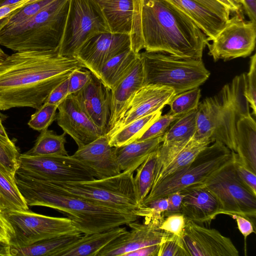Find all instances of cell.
<instances>
[{
    "label": "cell",
    "mask_w": 256,
    "mask_h": 256,
    "mask_svg": "<svg viewBox=\"0 0 256 256\" xmlns=\"http://www.w3.org/2000/svg\"><path fill=\"white\" fill-rule=\"evenodd\" d=\"M85 68L58 50L16 52L0 62V110L30 107L38 110L61 82L76 68Z\"/></svg>",
    "instance_id": "1"
},
{
    "label": "cell",
    "mask_w": 256,
    "mask_h": 256,
    "mask_svg": "<svg viewBox=\"0 0 256 256\" xmlns=\"http://www.w3.org/2000/svg\"><path fill=\"white\" fill-rule=\"evenodd\" d=\"M18 188L28 206L48 207L60 212L84 234L100 232L138 220L137 215L120 210L69 192L48 181L16 171Z\"/></svg>",
    "instance_id": "2"
},
{
    "label": "cell",
    "mask_w": 256,
    "mask_h": 256,
    "mask_svg": "<svg viewBox=\"0 0 256 256\" xmlns=\"http://www.w3.org/2000/svg\"><path fill=\"white\" fill-rule=\"evenodd\" d=\"M144 49L182 59H202L208 38L187 16L164 0H144Z\"/></svg>",
    "instance_id": "3"
},
{
    "label": "cell",
    "mask_w": 256,
    "mask_h": 256,
    "mask_svg": "<svg viewBox=\"0 0 256 256\" xmlns=\"http://www.w3.org/2000/svg\"><path fill=\"white\" fill-rule=\"evenodd\" d=\"M245 75L236 76L217 94L199 103L194 138L220 142L236 152L237 124L250 114L244 96Z\"/></svg>",
    "instance_id": "4"
},
{
    "label": "cell",
    "mask_w": 256,
    "mask_h": 256,
    "mask_svg": "<svg viewBox=\"0 0 256 256\" xmlns=\"http://www.w3.org/2000/svg\"><path fill=\"white\" fill-rule=\"evenodd\" d=\"M70 0H53L30 20L0 31V45L14 52L58 49Z\"/></svg>",
    "instance_id": "5"
},
{
    "label": "cell",
    "mask_w": 256,
    "mask_h": 256,
    "mask_svg": "<svg viewBox=\"0 0 256 256\" xmlns=\"http://www.w3.org/2000/svg\"><path fill=\"white\" fill-rule=\"evenodd\" d=\"M79 196L140 218L147 216L148 208L140 204L134 184V172L123 171L102 179L82 182H50Z\"/></svg>",
    "instance_id": "6"
},
{
    "label": "cell",
    "mask_w": 256,
    "mask_h": 256,
    "mask_svg": "<svg viewBox=\"0 0 256 256\" xmlns=\"http://www.w3.org/2000/svg\"><path fill=\"white\" fill-rule=\"evenodd\" d=\"M144 86L156 84L172 88L176 95L199 87L210 72L202 59L178 58L160 52L140 53Z\"/></svg>",
    "instance_id": "7"
},
{
    "label": "cell",
    "mask_w": 256,
    "mask_h": 256,
    "mask_svg": "<svg viewBox=\"0 0 256 256\" xmlns=\"http://www.w3.org/2000/svg\"><path fill=\"white\" fill-rule=\"evenodd\" d=\"M234 154V152L222 142H214L203 149L189 164L160 180L152 188L142 204L204 184L223 167L232 162Z\"/></svg>",
    "instance_id": "8"
},
{
    "label": "cell",
    "mask_w": 256,
    "mask_h": 256,
    "mask_svg": "<svg viewBox=\"0 0 256 256\" xmlns=\"http://www.w3.org/2000/svg\"><path fill=\"white\" fill-rule=\"evenodd\" d=\"M109 32L111 31L102 10L95 0H70L58 54L74 57L90 38Z\"/></svg>",
    "instance_id": "9"
},
{
    "label": "cell",
    "mask_w": 256,
    "mask_h": 256,
    "mask_svg": "<svg viewBox=\"0 0 256 256\" xmlns=\"http://www.w3.org/2000/svg\"><path fill=\"white\" fill-rule=\"evenodd\" d=\"M14 231L10 244L17 247L64 235L81 234L68 218L44 216L30 210L3 212Z\"/></svg>",
    "instance_id": "10"
},
{
    "label": "cell",
    "mask_w": 256,
    "mask_h": 256,
    "mask_svg": "<svg viewBox=\"0 0 256 256\" xmlns=\"http://www.w3.org/2000/svg\"><path fill=\"white\" fill-rule=\"evenodd\" d=\"M233 162L202 184L218 200L220 207V214L240 215L252 221V218L256 216V194L238 180Z\"/></svg>",
    "instance_id": "11"
},
{
    "label": "cell",
    "mask_w": 256,
    "mask_h": 256,
    "mask_svg": "<svg viewBox=\"0 0 256 256\" xmlns=\"http://www.w3.org/2000/svg\"><path fill=\"white\" fill-rule=\"evenodd\" d=\"M17 171L54 182H82L96 178L92 172L72 156H30L20 154Z\"/></svg>",
    "instance_id": "12"
},
{
    "label": "cell",
    "mask_w": 256,
    "mask_h": 256,
    "mask_svg": "<svg viewBox=\"0 0 256 256\" xmlns=\"http://www.w3.org/2000/svg\"><path fill=\"white\" fill-rule=\"evenodd\" d=\"M256 40V22L244 20L241 10L230 18L212 42L206 44L208 54L214 62L246 58L254 50Z\"/></svg>",
    "instance_id": "13"
},
{
    "label": "cell",
    "mask_w": 256,
    "mask_h": 256,
    "mask_svg": "<svg viewBox=\"0 0 256 256\" xmlns=\"http://www.w3.org/2000/svg\"><path fill=\"white\" fill-rule=\"evenodd\" d=\"M180 238L184 256H239L230 238L192 221H186Z\"/></svg>",
    "instance_id": "14"
},
{
    "label": "cell",
    "mask_w": 256,
    "mask_h": 256,
    "mask_svg": "<svg viewBox=\"0 0 256 256\" xmlns=\"http://www.w3.org/2000/svg\"><path fill=\"white\" fill-rule=\"evenodd\" d=\"M131 49L128 34L100 33L88 40L74 56L99 78L103 66L114 56Z\"/></svg>",
    "instance_id": "15"
},
{
    "label": "cell",
    "mask_w": 256,
    "mask_h": 256,
    "mask_svg": "<svg viewBox=\"0 0 256 256\" xmlns=\"http://www.w3.org/2000/svg\"><path fill=\"white\" fill-rule=\"evenodd\" d=\"M160 223L150 218H144L142 223L138 220L127 225L130 231L113 240L97 256H124L126 254L143 247L161 244L171 235L158 228Z\"/></svg>",
    "instance_id": "16"
},
{
    "label": "cell",
    "mask_w": 256,
    "mask_h": 256,
    "mask_svg": "<svg viewBox=\"0 0 256 256\" xmlns=\"http://www.w3.org/2000/svg\"><path fill=\"white\" fill-rule=\"evenodd\" d=\"M102 135H106L111 114L112 89L92 73L88 84L72 94Z\"/></svg>",
    "instance_id": "17"
},
{
    "label": "cell",
    "mask_w": 256,
    "mask_h": 256,
    "mask_svg": "<svg viewBox=\"0 0 256 256\" xmlns=\"http://www.w3.org/2000/svg\"><path fill=\"white\" fill-rule=\"evenodd\" d=\"M197 110L176 120L162 135L158 148L154 178L187 146L196 130Z\"/></svg>",
    "instance_id": "18"
},
{
    "label": "cell",
    "mask_w": 256,
    "mask_h": 256,
    "mask_svg": "<svg viewBox=\"0 0 256 256\" xmlns=\"http://www.w3.org/2000/svg\"><path fill=\"white\" fill-rule=\"evenodd\" d=\"M174 96V90L170 87L156 84L143 86L134 94L121 120L106 136L108 138L132 122L161 110Z\"/></svg>",
    "instance_id": "19"
},
{
    "label": "cell",
    "mask_w": 256,
    "mask_h": 256,
    "mask_svg": "<svg viewBox=\"0 0 256 256\" xmlns=\"http://www.w3.org/2000/svg\"><path fill=\"white\" fill-rule=\"evenodd\" d=\"M58 124L72 138L78 148L102 136L72 94L68 96L58 106Z\"/></svg>",
    "instance_id": "20"
},
{
    "label": "cell",
    "mask_w": 256,
    "mask_h": 256,
    "mask_svg": "<svg viewBox=\"0 0 256 256\" xmlns=\"http://www.w3.org/2000/svg\"><path fill=\"white\" fill-rule=\"evenodd\" d=\"M72 156L91 170L97 179L112 176L122 172L116 160L115 148L110 145L106 135L78 148Z\"/></svg>",
    "instance_id": "21"
},
{
    "label": "cell",
    "mask_w": 256,
    "mask_h": 256,
    "mask_svg": "<svg viewBox=\"0 0 256 256\" xmlns=\"http://www.w3.org/2000/svg\"><path fill=\"white\" fill-rule=\"evenodd\" d=\"M184 196L181 212L187 220L210 225L220 214V204L214 194L202 184L193 186L180 191Z\"/></svg>",
    "instance_id": "22"
},
{
    "label": "cell",
    "mask_w": 256,
    "mask_h": 256,
    "mask_svg": "<svg viewBox=\"0 0 256 256\" xmlns=\"http://www.w3.org/2000/svg\"><path fill=\"white\" fill-rule=\"evenodd\" d=\"M144 80L143 67L140 56L128 74L112 89L111 114L106 134L121 120L134 94L144 86Z\"/></svg>",
    "instance_id": "23"
},
{
    "label": "cell",
    "mask_w": 256,
    "mask_h": 256,
    "mask_svg": "<svg viewBox=\"0 0 256 256\" xmlns=\"http://www.w3.org/2000/svg\"><path fill=\"white\" fill-rule=\"evenodd\" d=\"M190 19L212 41L228 20L192 0H164Z\"/></svg>",
    "instance_id": "24"
},
{
    "label": "cell",
    "mask_w": 256,
    "mask_h": 256,
    "mask_svg": "<svg viewBox=\"0 0 256 256\" xmlns=\"http://www.w3.org/2000/svg\"><path fill=\"white\" fill-rule=\"evenodd\" d=\"M128 230L125 227H116L108 230L85 234L61 251L58 256H97L106 245Z\"/></svg>",
    "instance_id": "25"
},
{
    "label": "cell",
    "mask_w": 256,
    "mask_h": 256,
    "mask_svg": "<svg viewBox=\"0 0 256 256\" xmlns=\"http://www.w3.org/2000/svg\"><path fill=\"white\" fill-rule=\"evenodd\" d=\"M111 32L128 34L131 36L134 28L132 0H106L98 3Z\"/></svg>",
    "instance_id": "26"
},
{
    "label": "cell",
    "mask_w": 256,
    "mask_h": 256,
    "mask_svg": "<svg viewBox=\"0 0 256 256\" xmlns=\"http://www.w3.org/2000/svg\"><path fill=\"white\" fill-rule=\"evenodd\" d=\"M162 142V136L115 148L116 156L120 170L134 172L148 156L158 149Z\"/></svg>",
    "instance_id": "27"
},
{
    "label": "cell",
    "mask_w": 256,
    "mask_h": 256,
    "mask_svg": "<svg viewBox=\"0 0 256 256\" xmlns=\"http://www.w3.org/2000/svg\"><path fill=\"white\" fill-rule=\"evenodd\" d=\"M236 130V153L244 165L256 173V124L251 114L238 120Z\"/></svg>",
    "instance_id": "28"
},
{
    "label": "cell",
    "mask_w": 256,
    "mask_h": 256,
    "mask_svg": "<svg viewBox=\"0 0 256 256\" xmlns=\"http://www.w3.org/2000/svg\"><path fill=\"white\" fill-rule=\"evenodd\" d=\"M81 236V234L64 235L22 247L10 245L11 256H58L61 251L77 241Z\"/></svg>",
    "instance_id": "29"
},
{
    "label": "cell",
    "mask_w": 256,
    "mask_h": 256,
    "mask_svg": "<svg viewBox=\"0 0 256 256\" xmlns=\"http://www.w3.org/2000/svg\"><path fill=\"white\" fill-rule=\"evenodd\" d=\"M140 56L129 49L114 56L103 66L99 78L113 88L131 70Z\"/></svg>",
    "instance_id": "30"
},
{
    "label": "cell",
    "mask_w": 256,
    "mask_h": 256,
    "mask_svg": "<svg viewBox=\"0 0 256 256\" xmlns=\"http://www.w3.org/2000/svg\"><path fill=\"white\" fill-rule=\"evenodd\" d=\"M162 114V110L155 112L122 128L108 138L110 145L119 148L137 140Z\"/></svg>",
    "instance_id": "31"
},
{
    "label": "cell",
    "mask_w": 256,
    "mask_h": 256,
    "mask_svg": "<svg viewBox=\"0 0 256 256\" xmlns=\"http://www.w3.org/2000/svg\"><path fill=\"white\" fill-rule=\"evenodd\" d=\"M211 143L212 142L209 138H196L194 137L187 146L160 173L154 180L152 188L164 178L189 164L203 149Z\"/></svg>",
    "instance_id": "32"
},
{
    "label": "cell",
    "mask_w": 256,
    "mask_h": 256,
    "mask_svg": "<svg viewBox=\"0 0 256 256\" xmlns=\"http://www.w3.org/2000/svg\"><path fill=\"white\" fill-rule=\"evenodd\" d=\"M28 210L14 176L0 168V210L5 212Z\"/></svg>",
    "instance_id": "33"
},
{
    "label": "cell",
    "mask_w": 256,
    "mask_h": 256,
    "mask_svg": "<svg viewBox=\"0 0 256 256\" xmlns=\"http://www.w3.org/2000/svg\"><path fill=\"white\" fill-rule=\"evenodd\" d=\"M66 133L60 135L48 129L42 131L34 146L24 153L30 156H68L65 148Z\"/></svg>",
    "instance_id": "34"
},
{
    "label": "cell",
    "mask_w": 256,
    "mask_h": 256,
    "mask_svg": "<svg viewBox=\"0 0 256 256\" xmlns=\"http://www.w3.org/2000/svg\"><path fill=\"white\" fill-rule=\"evenodd\" d=\"M157 158L158 149L150 154L136 170L134 184L138 200L141 205L152 188Z\"/></svg>",
    "instance_id": "35"
},
{
    "label": "cell",
    "mask_w": 256,
    "mask_h": 256,
    "mask_svg": "<svg viewBox=\"0 0 256 256\" xmlns=\"http://www.w3.org/2000/svg\"><path fill=\"white\" fill-rule=\"evenodd\" d=\"M199 87L185 91L174 96L168 103L170 107L168 114L180 118L198 109L201 96Z\"/></svg>",
    "instance_id": "36"
},
{
    "label": "cell",
    "mask_w": 256,
    "mask_h": 256,
    "mask_svg": "<svg viewBox=\"0 0 256 256\" xmlns=\"http://www.w3.org/2000/svg\"><path fill=\"white\" fill-rule=\"evenodd\" d=\"M20 152L14 142L0 137V168L14 176L19 168Z\"/></svg>",
    "instance_id": "37"
},
{
    "label": "cell",
    "mask_w": 256,
    "mask_h": 256,
    "mask_svg": "<svg viewBox=\"0 0 256 256\" xmlns=\"http://www.w3.org/2000/svg\"><path fill=\"white\" fill-rule=\"evenodd\" d=\"M58 106L44 102L37 111L32 114L28 123L32 128L38 132L48 129V126L56 120V111Z\"/></svg>",
    "instance_id": "38"
},
{
    "label": "cell",
    "mask_w": 256,
    "mask_h": 256,
    "mask_svg": "<svg viewBox=\"0 0 256 256\" xmlns=\"http://www.w3.org/2000/svg\"><path fill=\"white\" fill-rule=\"evenodd\" d=\"M52 0H37L24 6L12 16L3 28H10L22 24L33 18Z\"/></svg>",
    "instance_id": "39"
},
{
    "label": "cell",
    "mask_w": 256,
    "mask_h": 256,
    "mask_svg": "<svg viewBox=\"0 0 256 256\" xmlns=\"http://www.w3.org/2000/svg\"><path fill=\"white\" fill-rule=\"evenodd\" d=\"M244 96L252 109V114H256V54L250 58V68L246 73Z\"/></svg>",
    "instance_id": "40"
},
{
    "label": "cell",
    "mask_w": 256,
    "mask_h": 256,
    "mask_svg": "<svg viewBox=\"0 0 256 256\" xmlns=\"http://www.w3.org/2000/svg\"><path fill=\"white\" fill-rule=\"evenodd\" d=\"M179 117L172 116L168 112L160 116L136 141H143L154 138L162 136L172 124Z\"/></svg>",
    "instance_id": "41"
},
{
    "label": "cell",
    "mask_w": 256,
    "mask_h": 256,
    "mask_svg": "<svg viewBox=\"0 0 256 256\" xmlns=\"http://www.w3.org/2000/svg\"><path fill=\"white\" fill-rule=\"evenodd\" d=\"M134 8V28L131 38V49L138 54L144 49L141 28V16L144 0H132Z\"/></svg>",
    "instance_id": "42"
},
{
    "label": "cell",
    "mask_w": 256,
    "mask_h": 256,
    "mask_svg": "<svg viewBox=\"0 0 256 256\" xmlns=\"http://www.w3.org/2000/svg\"><path fill=\"white\" fill-rule=\"evenodd\" d=\"M186 222V218L182 212L175 213L164 217L158 228L168 234L180 237Z\"/></svg>",
    "instance_id": "43"
},
{
    "label": "cell",
    "mask_w": 256,
    "mask_h": 256,
    "mask_svg": "<svg viewBox=\"0 0 256 256\" xmlns=\"http://www.w3.org/2000/svg\"><path fill=\"white\" fill-rule=\"evenodd\" d=\"M233 164L238 180L252 192L256 194V173L251 171L244 165L236 152Z\"/></svg>",
    "instance_id": "44"
},
{
    "label": "cell",
    "mask_w": 256,
    "mask_h": 256,
    "mask_svg": "<svg viewBox=\"0 0 256 256\" xmlns=\"http://www.w3.org/2000/svg\"><path fill=\"white\" fill-rule=\"evenodd\" d=\"M83 68H76L72 71L69 76L68 94H72L84 88L92 78V72L84 70Z\"/></svg>",
    "instance_id": "45"
},
{
    "label": "cell",
    "mask_w": 256,
    "mask_h": 256,
    "mask_svg": "<svg viewBox=\"0 0 256 256\" xmlns=\"http://www.w3.org/2000/svg\"><path fill=\"white\" fill-rule=\"evenodd\" d=\"M158 256H184L180 237L171 234L160 244Z\"/></svg>",
    "instance_id": "46"
},
{
    "label": "cell",
    "mask_w": 256,
    "mask_h": 256,
    "mask_svg": "<svg viewBox=\"0 0 256 256\" xmlns=\"http://www.w3.org/2000/svg\"><path fill=\"white\" fill-rule=\"evenodd\" d=\"M142 205L148 207L150 212V216L145 218L156 220L160 223L164 218V213L168 210V198L164 197L151 200Z\"/></svg>",
    "instance_id": "47"
},
{
    "label": "cell",
    "mask_w": 256,
    "mask_h": 256,
    "mask_svg": "<svg viewBox=\"0 0 256 256\" xmlns=\"http://www.w3.org/2000/svg\"><path fill=\"white\" fill-rule=\"evenodd\" d=\"M69 76L56 86L52 90L44 102L58 106L69 95Z\"/></svg>",
    "instance_id": "48"
},
{
    "label": "cell",
    "mask_w": 256,
    "mask_h": 256,
    "mask_svg": "<svg viewBox=\"0 0 256 256\" xmlns=\"http://www.w3.org/2000/svg\"><path fill=\"white\" fill-rule=\"evenodd\" d=\"M37 0H24L18 3L0 7V31L9 20L24 6Z\"/></svg>",
    "instance_id": "49"
},
{
    "label": "cell",
    "mask_w": 256,
    "mask_h": 256,
    "mask_svg": "<svg viewBox=\"0 0 256 256\" xmlns=\"http://www.w3.org/2000/svg\"><path fill=\"white\" fill-rule=\"evenodd\" d=\"M214 12L222 18L228 20L232 14L226 6L217 0H192Z\"/></svg>",
    "instance_id": "50"
},
{
    "label": "cell",
    "mask_w": 256,
    "mask_h": 256,
    "mask_svg": "<svg viewBox=\"0 0 256 256\" xmlns=\"http://www.w3.org/2000/svg\"><path fill=\"white\" fill-rule=\"evenodd\" d=\"M183 196L180 192L172 193L167 196L168 206V210L163 214L164 218L171 214L181 212Z\"/></svg>",
    "instance_id": "51"
},
{
    "label": "cell",
    "mask_w": 256,
    "mask_h": 256,
    "mask_svg": "<svg viewBox=\"0 0 256 256\" xmlns=\"http://www.w3.org/2000/svg\"><path fill=\"white\" fill-rule=\"evenodd\" d=\"M232 216L236 220L238 228L244 236L245 241L248 236L255 233L254 225L251 220L240 215H233Z\"/></svg>",
    "instance_id": "52"
},
{
    "label": "cell",
    "mask_w": 256,
    "mask_h": 256,
    "mask_svg": "<svg viewBox=\"0 0 256 256\" xmlns=\"http://www.w3.org/2000/svg\"><path fill=\"white\" fill-rule=\"evenodd\" d=\"M14 236V231L10 223L0 210V240L10 242Z\"/></svg>",
    "instance_id": "53"
},
{
    "label": "cell",
    "mask_w": 256,
    "mask_h": 256,
    "mask_svg": "<svg viewBox=\"0 0 256 256\" xmlns=\"http://www.w3.org/2000/svg\"><path fill=\"white\" fill-rule=\"evenodd\" d=\"M160 244H153L130 252L124 256H158Z\"/></svg>",
    "instance_id": "54"
},
{
    "label": "cell",
    "mask_w": 256,
    "mask_h": 256,
    "mask_svg": "<svg viewBox=\"0 0 256 256\" xmlns=\"http://www.w3.org/2000/svg\"><path fill=\"white\" fill-rule=\"evenodd\" d=\"M242 6L250 20L256 22V0H243Z\"/></svg>",
    "instance_id": "55"
},
{
    "label": "cell",
    "mask_w": 256,
    "mask_h": 256,
    "mask_svg": "<svg viewBox=\"0 0 256 256\" xmlns=\"http://www.w3.org/2000/svg\"><path fill=\"white\" fill-rule=\"evenodd\" d=\"M217 0L229 9L232 13H237L242 10V6L236 4L233 0Z\"/></svg>",
    "instance_id": "56"
},
{
    "label": "cell",
    "mask_w": 256,
    "mask_h": 256,
    "mask_svg": "<svg viewBox=\"0 0 256 256\" xmlns=\"http://www.w3.org/2000/svg\"><path fill=\"white\" fill-rule=\"evenodd\" d=\"M0 256H11L10 244L8 242L0 240Z\"/></svg>",
    "instance_id": "57"
},
{
    "label": "cell",
    "mask_w": 256,
    "mask_h": 256,
    "mask_svg": "<svg viewBox=\"0 0 256 256\" xmlns=\"http://www.w3.org/2000/svg\"><path fill=\"white\" fill-rule=\"evenodd\" d=\"M2 120L0 118V137L8 141H10V140L5 130V128L4 126L2 124Z\"/></svg>",
    "instance_id": "58"
},
{
    "label": "cell",
    "mask_w": 256,
    "mask_h": 256,
    "mask_svg": "<svg viewBox=\"0 0 256 256\" xmlns=\"http://www.w3.org/2000/svg\"><path fill=\"white\" fill-rule=\"evenodd\" d=\"M24 0H0V7L18 3Z\"/></svg>",
    "instance_id": "59"
},
{
    "label": "cell",
    "mask_w": 256,
    "mask_h": 256,
    "mask_svg": "<svg viewBox=\"0 0 256 256\" xmlns=\"http://www.w3.org/2000/svg\"><path fill=\"white\" fill-rule=\"evenodd\" d=\"M8 55H7L2 49L0 48V62L2 61Z\"/></svg>",
    "instance_id": "60"
},
{
    "label": "cell",
    "mask_w": 256,
    "mask_h": 256,
    "mask_svg": "<svg viewBox=\"0 0 256 256\" xmlns=\"http://www.w3.org/2000/svg\"><path fill=\"white\" fill-rule=\"evenodd\" d=\"M8 118V116L4 114H2L0 112V118H1V120H5Z\"/></svg>",
    "instance_id": "61"
},
{
    "label": "cell",
    "mask_w": 256,
    "mask_h": 256,
    "mask_svg": "<svg viewBox=\"0 0 256 256\" xmlns=\"http://www.w3.org/2000/svg\"><path fill=\"white\" fill-rule=\"evenodd\" d=\"M236 4L241 5L242 6V4L243 3V0H233Z\"/></svg>",
    "instance_id": "62"
},
{
    "label": "cell",
    "mask_w": 256,
    "mask_h": 256,
    "mask_svg": "<svg viewBox=\"0 0 256 256\" xmlns=\"http://www.w3.org/2000/svg\"><path fill=\"white\" fill-rule=\"evenodd\" d=\"M95 0L98 4L102 1L106 0Z\"/></svg>",
    "instance_id": "63"
}]
</instances>
